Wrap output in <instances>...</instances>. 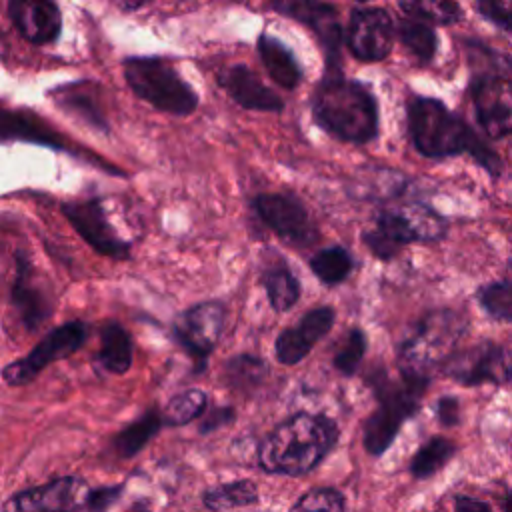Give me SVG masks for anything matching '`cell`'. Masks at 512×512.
<instances>
[{
	"mask_svg": "<svg viewBox=\"0 0 512 512\" xmlns=\"http://www.w3.org/2000/svg\"><path fill=\"white\" fill-rule=\"evenodd\" d=\"M406 122L410 140L422 156L442 160L468 154L492 178L502 174L500 156L442 100L420 94L410 96L406 102Z\"/></svg>",
	"mask_w": 512,
	"mask_h": 512,
	"instance_id": "1",
	"label": "cell"
},
{
	"mask_svg": "<svg viewBox=\"0 0 512 512\" xmlns=\"http://www.w3.org/2000/svg\"><path fill=\"white\" fill-rule=\"evenodd\" d=\"M338 434V424L330 416L296 412L264 436L258 464L268 474L302 476L330 454Z\"/></svg>",
	"mask_w": 512,
	"mask_h": 512,
	"instance_id": "2",
	"label": "cell"
},
{
	"mask_svg": "<svg viewBox=\"0 0 512 512\" xmlns=\"http://www.w3.org/2000/svg\"><path fill=\"white\" fill-rule=\"evenodd\" d=\"M310 110L314 122L342 142L368 144L378 138V100L360 80L324 74L312 92Z\"/></svg>",
	"mask_w": 512,
	"mask_h": 512,
	"instance_id": "3",
	"label": "cell"
},
{
	"mask_svg": "<svg viewBox=\"0 0 512 512\" xmlns=\"http://www.w3.org/2000/svg\"><path fill=\"white\" fill-rule=\"evenodd\" d=\"M366 382L378 406L364 420L362 444L370 456H382L396 440L402 424L420 410L430 380L404 376L400 372L398 376H390L384 368H374Z\"/></svg>",
	"mask_w": 512,
	"mask_h": 512,
	"instance_id": "4",
	"label": "cell"
},
{
	"mask_svg": "<svg viewBox=\"0 0 512 512\" xmlns=\"http://www.w3.org/2000/svg\"><path fill=\"white\" fill-rule=\"evenodd\" d=\"M466 328V318L452 308L426 312L398 346V372L432 380V374L456 352V344Z\"/></svg>",
	"mask_w": 512,
	"mask_h": 512,
	"instance_id": "5",
	"label": "cell"
},
{
	"mask_svg": "<svg viewBox=\"0 0 512 512\" xmlns=\"http://www.w3.org/2000/svg\"><path fill=\"white\" fill-rule=\"evenodd\" d=\"M130 90L160 112L188 116L198 106L196 90L160 56H130L122 62Z\"/></svg>",
	"mask_w": 512,
	"mask_h": 512,
	"instance_id": "6",
	"label": "cell"
},
{
	"mask_svg": "<svg viewBox=\"0 0 512 512\" xmlns=\"http://www.w3.org/2000/svg\"><path fill=\"white\" fill-rule=\"evenodd\" d=\"M438 372L462 386H502L512 382V348L482 340L466 350H456Z\"/></svg>",
	"mask_w": 512,
	"mask_h": 512,
	"instance_id": "7",
	"label": "cell"
},
{
	"mask_svg": "<svg viewBox=\"0 0 512 512\" xmlns=\"http://www.w3.org/2000/svg\"><path fill=\"white\" fill-rule=\"evenodd\" d=\"M88 336V324L72 320L50 330L26 356L10 362L2 370V378L10 386H24L32 382L46 366L72 356Z\"/></svg>",
	"mask_w": 512,
	"mask_h": 512,
	"instance_id": "8",
	"label": "cell"
},
{
	"mask_svg": "<svg viewBox=\"0 0 512 512\" xmlns=\"http://www.w3.org/2000/svg\"><path fill=\"white\" fill-rule=\"evenodd\" d=\"M226 322V306L220 300L198 302L180 312L172 322L174 340L194 358L202 370L216 348Z\"/></svg>",
	"mask_w": 512,
	"mask_h": 512,
	"instance_id": "9",
	"label": "cell"
},
{
	"mask_svg": "<svg viewBox=\"0 0 512 512\" xmlns=\"http://www.w3.org/2000/svg\"><path fill=\"white\" fill-rule=\"evenodd\" d=\"M476 120L492 140L512 136V78L500 72L476 74L470 80Z\"/></svg>",
	"mask_w": 512,
	"mask_h": 512,
	"instance_id": "10",
	"label": "cell"
},
{
	"mask_svg": "<svg viewBox=\"0 0 512 512\" xmlns=\"http://www.w3.org/2000/svg\"><path fill=\"white\" fill-rule=\"evenodd\" d=\"M252 208L258 218L270 228L276 236L290 244L308 246L316 242L318 230L304 208V204L284 192H264L252 198Z\"/></svg>",
	"mask_w": 512,
	"mask_h": 512,
	"instance_id": "11",
	"label": "cell"
},
{
	"mask_svg": "<svg viewBox=\"0 0 512 512\" xmlns=\"http://www.w3.org/2000/svg\"><path fill=\"white\" fill-rule=\"evenodd\" d=\"M396 28L392 16L378 6H356L350 12L344 42L360 62L384 60L394 44Z\"/></svg>",
	"mask_w": 512,
	"mask_h": 512,
	"instance_id": "12",
	"label": "cell"
},
{
	"mask_svg": "<svg viewBox=\"0 0 512 512\" xmlns=\"http://www.w3.org/2000/svg\"><path fill=\"white\" fill-rule=\"evenodd\" d=\"M272 10L278 14L292 18L310 26L326 54V74L336 76L342 74L340 56L344 44V30L336 20V8L326 2H310V0H286V2H272Z\"/></svg>",
	"mask_w": 512,
	"mask_h": 512,
	"instance_id": "13",
	"label": "cell"
},
{
	"mask_svg": "<svg viewBox=\"0 0 512 512\" xmlns=\"http://www.w3.org/2000/svg\"><path fill=\"white\" fill-rule=\"evenodd\" d=\"M62 214L82 236V240L90 244L98 254L114 260L130 258V244L116 234L98 198L68 200L62 204Z\"/></svg>",
	"mask_w": 512,
	"mask_h": 512,
	"instance_id": "14",
	"label": "cell"
},
{
	"mask_svg": "<svg viewBox=\"0 0 512 512\" xmlns=\"http://www.w3.org/2000/svg\"><path fill=\"white\" fill-rule=\"evenodd\" d=\"M30 142L40 144L58 152H68L76 158H82L84 154L88 158L98 160L90 152H84L76 146L66 134L58 132L50 122L40 118L36 112L24 110V108H8L0 102V142Z\"/></svg>",
	"mask_w": 512,
	"mask_h": 512,
	"instance_id": "15",
	"label": "cell"
},
{
	"mask_svg": "<svg viewBox=\"0 0 512 512\" xmlns=\"http://www.w3.org/2000/svg\"><path fill=\"white\" fill-rule=\"evenodd\" d=\"M336 320V312L332 306H318L308 310L296 326L284 328L274 340L276 360L284 366H294L302 362L312 348L328 336Z\"/></svg>",
	"mask_w": 512,
	"mask_h": 512,
	"instance_id": "16",
	"label": "cell"
},
{
	"mask_svg": "<svg viewBox=\"0 0 512 512\" xmlns=\"http://www.w3.org/2000/svg\"><path fill=\"white\" fill-rule=\"evenodd\" d=\"M216 82L244 110H258V112L284 110V100L274 90H270L252 68H248L242 62L220 68L216 74Z\"/></svg>",
	"mask_w": 512,
	"mask_h": 512,
	"instance_id": "17",
	"label": "cell"
},
{
	"mask_svg": "<svg viewBox=\"0 0 512 512\" xmlns=\"http://www.w3.org/2000/svg\"><path fill=\"white\" fill-rule=\"evenodd\" d=\"M8 16L24 40L34 46L52 44L62 32V12L48 0H14Z\"/></svg>",
	"mask_w": 512,
	"mask_h": 512,
	"instance_id": "18",
	"label": "cell"
},
{
	"mask_svg": "<svg viewBox=\"0 0 512 512\" xmlns=\"http://www.w3.org/2000/svg\"><path fill=\"white\" fill-rule=\"evenodd\" d=\"M12 308L16 310L20 322L26 330H36L50 314L52 302L46 288L38 282L32 262L18 254L16 258V278L12 284Z\"/></svg>",
	"mask_w": 512,
	"mask_h": 512,
	"instance_id": "19",
	"label": "cell"
},
{
	"mask_svg": "<svg viewBox=\"0 0 512 512\" xmlns=\"http://www.w3.org/2000/svg\"><path fill=\"white\" fill-rule=\"evenodd\" d=\"M82 484L84 482L76 476H62L16 494L12 506L16 512H68L72 510Z\"/></svg>",
	"mask_w": 512,
	"mask_h": 512,
	"instance_id": "20",
	"label": "cell"
},
{
	"mask_svg": "<svg viewBox=\"0 0 512 512\" xmlns=\"http://www.w3.org/2000/svg\"><path fill=\"white\" fill-rule=\"evenodd\" d=\"M258 56L268 72V76L282 86L284 90H294L300 86L302 78H304V70L298 62V58L294 56V52L280 42L276 36L262 32L258 36Z\"/></svg>",
	"mask_w": 512,
	"mask_h": 512,
	"instance_id": "21",
	"label": "cell"
},
{
	"mask_svg": "<svg viewBox=\"0 0 512 512\" xmlns=\"http://www.w3.org/2000/svg\"><path fill=\"white\" fill-rule=\"evenodd\" d=\"M52 98L62 110L76 116L90 128L98 132H108V120L98 104L94 86L90 82H74L60 86L52 92Z\"/></svg>",
	"mask_w": 512,
	"mask_h": 512,
	"instance_id": "22",
	"label": "cell"
},
{
	"mask_svg": "<svg viewBox=\"0 0 512 512\" xmlns=\"http://www.w3.org/2000/svg\"><path fill=\"white\" fill-rule=\"evenodd\" d=\"M96 362L110 374H124L132 366V336L118 322H106L100 328V348Z\"/></svg>",
	"mask_w": 512,
	"mask_h": 512,
	"instance_id": "23",
	"label": "cell"
},
{
	"mask_svg": "<svg viewBox=\"0 0 512 512\" xmlns=\"http://www.w3.org/2000/svg\"><path fill=\"white\" fill-rule=\"evenodd\" d=\"M164 426L162 412L158 410H148L128 426H124L114 438H112V448L120 458H132L136 456Z\"/></svg>",
	"mask_w": 512,
	"mask_h": 512,
	"instance_id": "24",
	"label": "cell"
},
{
	"mask_svg": "<svg viewBox=\"0 0 512 512\" xmlns=\"http://www.w3.org/2000/svg\"><path fill=\"white\" fill-rule=\"evenodd\" d=\"M308 266L312 274L326 286H336L344 282L352 268H354V258L344 246H326L318 250L310 260Z\"/></svg>",
	"mask_w": 512,
	"mask_h": 512,
	"instance_id": "25",
	"label": "cell"
},
{
	"mask_svg": "<svg viewBox=\"0 0 512 512\" xmlns=\"http://www.w3.org/2000/svg\"><path fill=\"white\" fill-rule=\"evenodd\" d=\"M456 454V444L446 436L428 438L412 456L408 470L414 478H430L440 472Z\"/></svg>",
	"mask_w": 512,
	"mask_h": 512,
	"instance_id": "26",
	"label": "cell"
},
{
	"mask_svg": "<svg viewBox=\"0 0 512 512\" xmlns=\"http://www.w3.org/2000/svg\"><path fill=\"white\" fill-rule=\"evenodd\" d=\"M396 34L418 64H430L434 60L438 52V34L432 26L404 16L398 22Z\"/></svg>",
	"mask_w": 512,
	"mask_h": 512,
	"instance_id": "27",
	"label": "cell"
},
{
	"mask_svg": "<svg viewBox=\"0 0 512 512\" xmlns=\"http://www.w3.org/2000/svg\"><path fill=\"white\" fill-rule=\"evenodd\" d=\"M224 376H226L228 386L242 390V392H250L264 384V380L268 376V364L260 356L242 352V354H236L226 360Z\"/></svg>",
	"mask_w": 512,
	"mask_h": 512,
	"instance_id": "28",
	"label": "cell"
},
{
	"mask_svg": "<svg viewBox=\"0 0 512 512\" xmlns=\"http://www.w3.org/2000/svg\"><path fill=\"white\" fill-rule=\"evenodd\" d=\"M258 490L252 480H234L204 492L206 508L214 512H230L256 504Z\"/></svg>",
	"mask_w": 512,
	"mask_h": 512,
	"instance_id": "29",
	"label": "cell"
},
{
	"mask_svg": "<svg viewBox=\"0 0 512 512\" xmlns=\"http://www.w3.org/2000/svg\"><path fill=\"white\" fill-rule=\"evenodd\" d=\"M402 216L408 220L416 242H438L448 232V220L438 214L430 204L424 202H410L398 206Z\"/></svg>",
	"mask_w": 512,
	"mask_h": 512,
	"instance_id": "30",
	"label": "cell"
},
{
	"mask_svg": "<svg viewBox=\"0 0 512 512\" xmlns=\"http://www.w3.org/2000/svg\"><path fill=\"white\" fill-rule=\"evenodd\" d=\"M406 18L424 22L428 26H448L462 20V8L448 0H408L398 4Z\"/></svg>",
	"mask_w": 512,
	"mask_h": 512,
	"instance_id": "31",
	"label": "cell"
},
{
	"mask_svg": "<svg viewBox=\"0 0 512 512\" xmlns=\"http://www.w3.org/2000/svg\"><path fill=\"white\" fill-rule=\"evenodd\" d=\"M270 306L276 312H288L300 300V280L288 268H270L262 276Z\"/></svg>",
	"mask_w": 512,
	"mask_h": 512,
	"instance_id": "32",
	"label": "cell"
},
{
	"mask_svg": "<svg viewBox=\"0 0 512 512\" xmlns=\"http://www.w3.org/2000/svg\"><path fill=\"white\" fill-rule=\"evenodd\" d=\"M208 396L200 388H188L172 396L162 412V420L168 426H184L206 412Z\"/></svg>",
	"mask_w": 512,
	"mask_h": 512,
	"instance_id": "33",
	"label": "cell"
},
{
	"mask_svg": "<svg viewBox=\"0 0 512 512\" xmlns=\"http://www.w3.org/2000/svg\"><path fill=\"white\" fill-rule=\"evenodd\" d=\"M476 302L492 320L512 324V280H496L480 286Z\"/></svg>",
	"mask_w": 512,
	"mask_h": 512,
	"instance_id": "34",
	"label": "cell"
},
{
	"mask_svg": "<svg viewBox=\"0 0 512 512\" xmlns=\"http://www.w3.org/2000/svg\"><path fill=\"white\" fill-rule=\"evenodd\" d=\"M366 348H368V338H366V332L358 326L350 328L346 332V338L342 342V346L338 348V352L334 354V368L344 374V376H354L360 368V362L366 354Z\"/></svg>",
	"mask_w": 512,
	"mask_h": 512,
	"instance_id": "35",
	"label": "cell"
},
{
	"mask_svg": "<svg viewBox=\"0 0 512 512\" xmlns=\"http://www.w3.org/2000/svg\"><path fill=\"white\" fill-rule=\"evenodd\" d=\"M374 230L380 232L384 238H388L398 248L416 242V236H414L408 220L402 216V212L398 208L378 210L374 214Z\"/></svg>",
	"mask_w": 512,
	"mask_h": 512,
	"instance_id": "36",
	"label": "cell"
},
{
	"mask_svg": "<svg viewBox=\"0 0 512 512\" xmlns=\"http://www.w3.org/2000/svg\"><path fill=\"white\" fill-rule=\"evenodd\" d=\"M290 512H344V496L336 488L318 486L304 492Z\"/></svg>",
	"mask_w": 512,
	"mask_h": 512,
	"instance_id": "37",
	"label": "cell"
},
{
	"mask_svg": "<svg viewBox=\"0 0 512 512\" xmlns=\"http://www.w3.org/2000/svg\"><path fill=\"white\" fill-rule=\"evenodd\" d=\"M474 8L482 18L512 34V0H482L476 2Z\"/></svg>",
	"mask_w": 512,
	"mask_h": 512,
	"instance_id": "38",
	"label": "cell"
},
{
	"mask_svg": "<svg viewBox=\"0 0 512 512\" xmlns=\"http://www.w3.org/2000/svg\"><path fill=\"white\" fill-rule=\"evenodd\" d=\"M362 242L366 244V248L372 252L374 258L384 260V262L392 260V258L400 252V248H398L396 244H392L388 238H384V236H382L380 232H376L374 228L362 232Z\"/></svg>",
	"mask_w": 512,
	"mask_h": 512,
	"instance_id": "39",
	"label": "cell"
},
{
	"mask_svg": "<svg viewBox=\"0 0 512 512\" xmlns=\"http://www.w3.org/2000/svg\"><path fill=\"white\" fill-rule=\"evenodd\" d=\"M120 494H122V484L102 486V488L90 490L86 494V506L92 512H104V510H108L120 498Z\"/></svg>",
	"mask_w": 512,
	"mask_h": 512,
	"instance_id": "40",
	"label": "cell"
},
{
	"mask_svg": "<svg viewBox=\"0 0 512 512\" xmlns=\"http://www.w3.org/2000/svg\"><path fill=\"white\" fill-rule=\"evenodd\" d=\"M436 418L442 426L452 428L460 422V400L456 396H442L436 402Z\"/></svg>",
	"mask_w": 512,
	"mask_h": 512,
	"instance_id": "41",
	"label": "cell"
},
{
	"mask_svg": "<svg viewBox=\"0 0 512 512\" xmlns=\"http://www.w3.org/2000/svg\"><path fill=\"white\" fill-rule=\"evenodd\" d=\"M236 418V412L232 406H218V408H212L204 420L200 422V434H210L230 422H234Z\"/></svg>",
	"mask_w": 512,
	"mask_h": 512,
	"instance_id": "42",
	"label": "cell"
},
{
	"mask_svg": "<svg viewBox=\"0 0 512 512\" xmlns=\"http://www.w3.org/2000/svg\"><path fill=\"white\" fill-rule=\"evenodd\" d=\"M454 512H492L490 506L478 498L466 496V494H458L454 498Z\"/></svg>",
	"mask_w": 512,
	"mask_h": 512,
	"instance_id": "43",
	"label": "cell"
},
{
	"mask_svg": "<svg viewBox=\"0 0 512 512\" xmlns=\"http://www.w3.org/2000/svg\"><path fill=\"white\" fill-rule=\"evenodd\" d=\"M502 510L504 512H512V490L506 492V496L502 498Z\"/></svg>",
	"mask_w": 512,
	"mask_h": 512,
	"instance_id": "44",
	"label": "cell"
},
{
	"mask_svg": "<svg viewBox=\"0 0 512 512\" xmlns=\"http://www.w3.org/2000/svg\"><path fill=\"white\" fill-rule=\"evenodd\" d=\"M68 512H72V510H68Z\"/></svg>",
	"mask_w": 512,
	"mask_h": 512,
	"instance_id": "45",
	"label": "cell"
}]
</instances>
